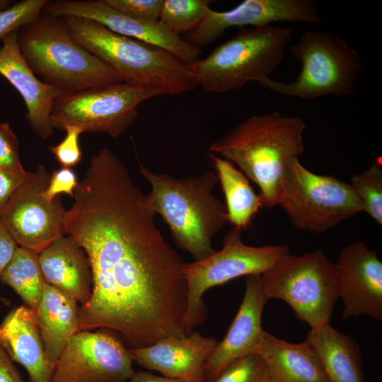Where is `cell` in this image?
<instances>
[{
    "label": "cell",
    "instance_id": "484cf974",
    "mask_svg": "<svg viewBox=\"0 0 382 382\" xmlns=\"http://www.w3.org/2000/svg\"><path fill=\"white\" fill-rule=\"evenodd\" d=\"M0 280L21 297L25 306L35 311L46 283L39 262V254L18 246L1 272Z\"/></svg>",
    "mask_w": 382,
    "mask_h": 382
},
{
    "label": "cell",
    "instance_id": "30bf717a",
    "mask_svg": "<svg viewBox=\"0 0 382 382\" xmlns=\"http://www.w3.org/2000/svg\"><path fill=\"white\" fill-rule=\"evenodd\" d=\"M241 233L232 226L224 236L220 250L203 260L185 264L183 272L187 290L185 327L187 335L206 319L203 295L207 290L239 277L262 274L291 255L290 248L286 245H246Z\"/></svg>",
    "mask_w": 382,
    "mask_h": 382
},
{
    "label": "cell",
    "instance_id": "9a60e30c",
    "mask_svg": "<svg viewBox=\"0 0 382 382\" xmlns=\"http://www.w3.org/2000/svg\"><path fill=\"white\" fill-rule=\"evenodd\" d=\"M290 21L322 24L318 9L312 0H245L225 11L209 8L185 40L199 48L219 39L229 28L260 27Z\"/></svg>",
    "mask_w": 382,
    "mask_h": 382
},
{
    "label": "cell",
    "instance_id": "d6a6232c",
    "mask_svg": "<svg viewBox=\"0 0 382 382\" xmlns=\"http://www.w3.org/2000/svg\"><path fill=\"white\" fill-rule=\"evenodd\" d=\"M127 16L145 20H159L163 0H103Z\"/></svg>",
    "mask_w": 382,
    "mask_h": 382
},
{
    "label": "cell",
    "instance_id": "7c38bea8",
    "mask_svg": "<svg viewBox=\"0 0 382 382\" xmlns=\"http://www.w3.org/2000/svg\"><path fill=\"white\" fill-rule=\"evenodd\" d=\"M133 362L129 349L113 332L79 331L56 361L51 382H129Z\"/></svg>",
    "mask_w": 382,
    "mask_h": 382
},
{
    "label": "cell",
    "instance_id": "4316f807",
    "mask_svg": "<svg viewBox=\"0 0 382 382\" xmlns=\"http://www.w3.org/2000/svg\"><path fill=\"white\" fill-rule=\"evenodd\" d=\"M212 2L211 0H163L159 20L180 36L191 32L199 25Z\"/></svg>",
    "mask_w": 382,
    "mask_h": 382
},
{
    "label": "cell",
    "instance_id": "1f68e13d",
    "mask_svg": "<svg viewBox=\"0 0 382 382\" xmlns=\"http://www.w3.org/2000/svg\"><path fill=\"white\" fill-rule=\"evenodd\" d=\"M0 168L18 174L24 170L18 153L17 137L7 122L0 121Z\"/></svg>",
    "mask_w": 382,
    "mask_h": 382
},
{
    "label": "cell",
    "instance_id": "d590c367",
    "mask_svg": "<svg viewBox=\"0 0 382 382\" xmlns=\"http://www.w3.org/2000/svg\"><path fill=\"white\" fill-rule=\"evenodd\" d=\"M18 247L0 219V274L12 259Z\"/></svg>",
    "mask_w": 382,
    "mask_h": 382
},
{
    "label": "cell",
    "instance_id": "3957f363",
    "mask_svg": "<svg viewBox=\"0 0 382 382\" xmlns=\"http://www.w3.org/2000/svg\"><path fill=\"white\" fill-rule=\"evenodd\" d=\"M139 164L141 175L151 187L146 201L167 224L178 247L195 261L213 254L212 239L228 222L225 204L213 194L218 182L216 172L175 178L154 173L139 161Z\"/></svg>",
    "mask_w": 382,
    "mask_h": 382
},
{
    "label": "cell",
    "instance_id": "74e56055",
    "mask_svg": "<svg viewBox=\"0 0 382 382\" xmlns=\"http://www.w3.org/2000/svg\"><path fill=\"white\" fill-rule=\"evenodd\" d=\"M129 382H187L181 379L158 376L146 371H134Z\"/></svg>",
    "mask_w": 382,
    "mask_h": 382
},
{
    "label": "cell",
    "instance_id": "9c48e42d",
    "mask_svg": "<svg viewBox=\"0 0 382 382\" xmlns=\"http://www.w3.org/2000/svg\"><path fill=\"white\" fill-rule=\"evenodd\" d=\"M279 205L296 228L316 233H324L363 212L349 183L316 174L299 158H294L287 167Z\"/></svg>",
    "mask_w": 382,
    "mask_h": 382
},
{
    "label": "cell",
    "instance_id": "5bb4252c",
    "mask_svg": "<svg viewBox=\"0 0 382 382\" xmlns=\"http://www.w3.org/2000/svg\"><path fill=\"white\" fill-rule=\"evenodd\" d=\"M42 11L57 17H81L95 21L116 33L163 49L188 65L199 59V49L175 34L160 20L127 16L103 0L49 1Z\"/></svg>",
    "mask_w": 382,
    "mask_h": 382
},
{
    "label": "cell",
    "instance_id": "44dd1931",
    "mask_svg": "<svg viewBox=\"0 0 382 382\" xmlns=\"http://www.w3.org/2000/svg\"><path fill=\"white\" fill-rule=\"evenodd\" d=\"M40 268L47 284L85 305L92 293L93 277L88 255L71 236L64 234L39 253Z\"/></svg>",
    "mask_w": 382,
    "mask_h": 382
},
{
    "label": "cell",
    "instance_id": "83f0119b",
    "mask_svg": "<svg viewBox=\"0 0 382 382\" xmlns=\"http://www.w3.org/2000/svg\"><path fill=\"white\" fill-rule=\"evenodd\" d=\"M361 202L363 212L382 224V166L374 161L366 170L352 177L350 183Z\"/></svg>",
    "mask_w": 382,
    "mask_h": 382
},
{
    "label": "cell",
    "instance_id": "4fadbf2b",
    "mask_svg": "<svg viewBox=\"0 0 382 382\" xmlns=\"http://www.w3.org/2000/svg\"><path fill=\"white\" fill-rule=\"evenodd\" d=\"M50 173L40 164L13 195L0 219L18 245L39 254L55 239L64 235L66 211L61 197L46 200Z\"/></svg>",
    "mask_w": 382,
    "mask_h": 382
},
{
    "label": "cell",
    "instance_id": "8d00e7d4",
    "mask_svg": "<svg viewBox=\"0 0 382 382\" xmlns=\"http://www.w3.org/2000/svg\"><path fill=\"white\" fill-rule=\"evenodd\" d=\"M0 382H26L25 381L13 361L0 345Z\"/></svg>",
    "mask_w": 382,
    "mask_h": 382
},
{
    "label": "cell",
    "instance_id": "8992f818",
    "mask_svg": "<svg viewBox=\"0 0 382 382\" xmlns=\"http://www.w3.org/2000/svg\"><path fill=\"white\" fill-rule=\"evenodd\" d=\"M292 29L277 25L241 28L209 54L189 65L188 74L205 91L223 93L259 81L281 65Z\"/></svg>",
    "mask_w": 382,
    "mask_h": 382
},
{
    "label": "cell",
    "instance_id": "f546056e",
    "mask_svg": "<svg viewBox=\"0 0 382 382\" xmlns=\"http://www.w3.org/2000/svg\"><path fill=\"white\" fill-rule=\"evenodd\" d=\"M47 0H23L0 11V41L9 33L34 21L42 13Z\"/></svg>",
    "mask_w": 382,
    "mask_h": 382
},
{
    "label": "cell",
    "instance_id": "6da1fadb",
    "mask_svg": "<svg viewBox=\"0 0 382 382\" xmlns=\"http://www.w3.org/2000/svg\"><path fill=\"white\" fill-rule=\"evenodd\" d=\"M73 198L64 233L86 251L93 277L91 296L79 306L78 332L106 329L129 349L186 336V262L156 227L146 195L110 149L91 158Z\"/></svg>",
    "mask_w": 382,
    "mask_h": 382
},
{
    "label": "cell",
    "instance_id": "5b68a950",
    "mask_svg": "<svg viewBox=\"0 0 382 382\" xmlns=\"http://www.w3.org/2000/svg\"><path fill=\"white\" fill-rule=\"evenodd\" d=\"M17 39L34 74L60 94L124 82L112 68L74 40L62 17L42 11L17 30Z\"/></svg>",
    "mask_w": 382,
    "mask_h": 382
},
{
    "label": "cell",
    "instance_id": "8fae6325",
    "mask_svg": "<svg viewBox=\"0 0 382 382\" xmlns=\"http://www.w3.org/2000/svg\"><path fill=\"white\" fill-rule=\"evenodd\" d=\"M156 96V91L126 82L60 94L53 104L51 124L54 129L75 125L84 132L117 139L137 118L138 106Z\"/></svg>",
    "mask_w": 382,
    "mask_h": 382
},
{
    "label": "cell",
    "instance_id": "e0dca14e",
    "mask_svg": "<svg viewBox=\"0 0 382 382\" xmlns=\"http://www.w3.org/2000/svg\"><path fill=\"white\" fill-rule=\"evenodd\" d=\"M219 341L192 331L183 337H168L152 345L129 349L134 362L161 376L187 382H207L205 364Z\"/></svg>",
    "mask_w": 382,
    "mask_h": 382
},
{
    "label": "cell",
    "instance_id": "ba28073f",
    "mask_svg": "<svg viewBox=\"0 0 382 382\" xmlns=\"http://www.w3.org/2000/svg\"><path fill=\"white\" fill-rule=\"evenodd\" d=\"M268 299L285 301L311 329L329 324L339 299L333 264L323 250L291 254L261 274Z\"/></svg>",
    "mask_w": 382,
    "mask_h": 382
},
{
    "label": "cell",
    "instance_id": "cb8c5ba5",
    "mask_svg": "<svg viewBox=\"0 0 382 382\" xmlns=\"http://www.w3.org/2000/svg\"><path fill=\"white\" fill-rule=\"evenodd\" d=\"M78 303L45 283L35 316L49 360L55 365L71 337L78 332Z\"/></svg>",
    "mask_w": 382,
    "mask_h": 382
},
{
    "label": "cell",
    "instance_id": "e575fe53",
    "mask_svg": "<svg viewBox=\"0 0 382 382\" xmlns=\"http://www.w3.org/2000/svg\"><path fill=\"white\" fill-rule=\"evenodd\" d=\"M28 173L18 174L0 168V214L23 183Z\"/></svg>",
    "mask_w": 382,
    "mask_h": 382
},
{
    "label": "cell",
    "instance_id": "d4e9b609",
    "mask_svg": "<svg viewBox=\"0 0 382 382\" xmlns=\"http://www.w3.org/2000/svg\"><path fill=\"white\" fill-rule=\"evenodd\" d=\"M209 158L224 195L228 222L241 231L248 228L263 207L260 195L255 192L248 178L233 163L212 153L209 154Z\"/></svg>",
    "mask_w": 382,
    "mask_h": 382
},
{
    "label": "cell",
    "instance_id": "d6986e66",
    "mask_svg": "<svg viewBox=\"0 0 382 382\" xmlns=\"http://www.w3.org/2000/svg\"><path fill=\"white\" fill-rule=\"evenodd\" d=\"M268 300L262 290L261 274L247 276L244 296L237 314L205 364L207 382L212 381L233 361L255 352L264 331L262 314Z\"/></svg>",
    "mask_w": 382,
    "mask_h": 382
},
{
    "label": "cell",
    "instance_id": "7402d4cb",
    "mask_svg": "<svg viewBox=\"0 0 382 382\" xmlns=\"http://www.w3.org/2000/svg\"><path fill=\"white\" fill-rule=\"evenodd\" d=\"M275 382H329L320 361L304 340L291 343L262 332L256 348Z\"/></svg>",
    "mask_w": 382,
    "mask_h": 382
},
{
    "label": "cell",
    "instance_id": "2e32d148",
    "mask_svg": "<svg viewBox=\"0 0 382 382\" xmlns=\"http://www.w3.org/2000/svg\"><path fill=\"white\" fill-rule=\"evenodd\" d=\"M342 318L371 316L382 320V262L364 241L344 247L333 264Z\"/></svg>",
    "mask_w": 382,
    "mask_h": 382
},
{
    "label": "cell",
    "instance_id": "52a82bcc",
    "mask_svg": "<svg viewBox=\"0 0 382 382\" xmlns=\"http://www.w3.org/2000/svg\"><path fill=\"white\" fill-rule=\"evenodd\" d=\"M289 51L301 64L296 79L284 83L265 78L258 81L262 86L303 99L353 93L363 62L357 50L344 40L330 32L306 30Z\"/></svg>",
    "mask_w": 382,
    "mask_h": 382
},
{
    "label": "cell",
    "instance_id": "603a6c76",
    "mask_svg": "<svg viewBox=\"0 0 382 382\" xmlns=\"http://www.w3.org/2000/svg\"><path fill=\"white\" fill-rule=\"evenodd\" d=\"M305 341L318 356L329 382H364L361 350L330 323L311 329Z\"/></svg>",
    "mask_w": 382,
    "mask_h": 382
},
{
    "label": "cell",
    "instance_id": "ac0fdd59",
    "mask_svg": "<svg viewBox=\"0 0 382 382\" xmlns=\"http://www.w3.org/2000/svg\"><path fill=\"white\" fill-rule=\"evenodd\" d=\"M0 47V75L20 93L27 109L26 119L32 131L42 139L53 134L51 115L55 99L60 95L34 74L19 50L17 31L2 40Z\"/></svg>",
    "mask_w": 382,
    "mask_h": 382
},
{
    "label": "cell",
    "instance_id": "f35d334b",
    "mask_svg": "<svg viewBox=\"0 0 382 382\" xmlns=\"http://www.w3.org/2000/svg\"><path fill=\"white\" fill-rule=\"evenodd\" d=\"M13 4L10 0H0V11L9 7Z\"/></svg>",
    "mask_w": 382,
    "mask_h": 382
},
{
    "label": "cell",
    "instance_id": "836d02e7",
    "mask_svg": "<svg viewBox=\"0 0 382 382\" xmlns=\"http://www.w3.org/2000/svg\"><path fill=\"white\" fill-rule=\"evenodd\" d=\"M78 185L75 172L70 168L62 167L50 173L48 185L42 192V196L49 202H52L61 193L68 194L73 197Z\"/></svg>",
    "mask_w": 382,
    "mask_h": 382
},
{
    "label": "cell",
    "instance_id": "ffe728a7",
    "mask_svg": "<svg viewBox=\"0 0 382 382\" xmlns=\"http://www.w3.org/2000/svg\"><path fill=\"white\" fill-rule=\"evenodd\" d=\"M0 345L26 370L30 382H51L54 365L47 356L35 310L20 306L6 316L0 324Z\"/></svg>",
    "mask_w": 382,
    "mask_h": 382
},
{
    "label": "cell",
    "instance_id": "f1b7e54d",
    "mask_svg": "<svg viewBox=\"0 0 382 382\" xmlns=\"http://www.w3.org/2000/svg\"><path fill=\"white\" fill-rule=\"evenodd\" d=\"M270 371L257 353L243 356L228 364L209 382H273Z\"/></svg>",
    "mask_w": 382,
    "mask_h": 382
},
{
    "label": "cell",
    "instance_id": "ab89813d",
    "mask_svg": "<svg viewBox=\"0 0 382 382\" xmlns=\"http://www.w3.org/2000/svg\"><path fill=\"white\" fill-rule=\"evenodd\" d=\"M273 382H275V381H273Z\"/></svg>",
    "mask_w": 382,
    "mask_h": 382
},
{
    "label": "cell",
    "instance_id": "7a4b0ae2",
    "mask_svg": "<svg viewBox=\"0 0 382 382\" xmlns=\"http://www.w3.org/2000/svg\"><path fill=\"white\" fill-rule=\"evenodd\" d=\"M304 120L279 111L255 115L228 129L209 151L236 163L260 189L263 206L279 205L289 163L304 151Z\"/></svg>",
    "mask_w": 382,
    "mask_h": 382
},
{
    "label": "cell",
    "instance_id": "277c9868",
    "mask_svg": "<svg viewBox=\"0 0 382 382\" xmlns=\"http://www.w3.org/2000/svg\"><path fill=\"white\" fill-rule=\"evenodd\" d=\"M62 18L74 40L112 68L124 82L170 96L198 86L188 74L189 65L168 51L116 33L88 18Z\"/></svg>",
    "mask_w": 382,
    "mask_h": 382
},
{
    "label": "cell",
    "instance_id": "4dcf8cb0",
    "mask_svg": "<svg viewBox=\"0 0 382 382\" xmlns=\"http://www.w3.org/2000/svg\"><path fill=\"white\" fill-rule=\"evenodd\" d=\"M63 131L66 133L64 139L56 146L49 147V149L62 167L71 168L81 160L82 153L79 139L84 132L75 125H66Z\"/></svg>",
    "mask_w": 382,
    "mask_h": 382
}]
</instances>
